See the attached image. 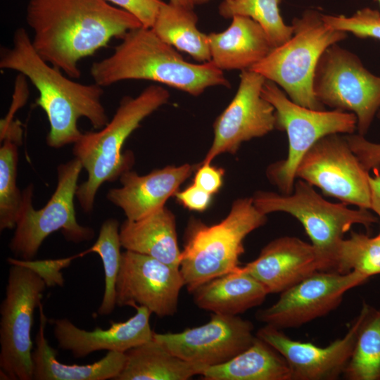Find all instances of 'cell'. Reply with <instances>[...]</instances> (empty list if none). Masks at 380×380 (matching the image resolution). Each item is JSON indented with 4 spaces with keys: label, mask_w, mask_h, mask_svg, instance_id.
I'll list each match as a JSON object with an SVG mask.
<instances>
[{
    "label": "cell",
    "mask_w": 380,
    "mask_h": 380,
    "mask_svg": "<svg viewBox=\"0 0 380 380\" xmlns=\"http://www.w3.org/2000/svg\"><path fill=\"white\" fill-rule=\"evenodd\" d=\"M91 76L104 87L124 80L164 84L193 96L214 86L230 87L223 71L211 62L185 61L174 47L143 26L128 31L108 57L94 62Z\"/></svg>",
    "instance_id": "3"
},
{
    "label": "cell",
    "mask_w": 380,
    "mask_h": 380,
    "mask_svg": "<svg viewBox=\"0 0 380 380\" xmlns=\"http://www.w3.org/2000/svg\"><path fill=\"white\" fill-rule=\"evenodd\" d=\"M184 286L179 268L126 250L116 280V305L144 306L159 317L173 316Z\"/></svg>",
    "instance_id": "16"
},
{
    "label": "cell",
    "mask_w": 380,
    "mask_h": 380,
    "mask_svg": "<svg viewBox=\"0 0 380 380\" xmlns=\"http://www.w3.org/2000/svg\"><path fill=\"white\" fill-rule=\"evenodd\" d=\"M268 293H281L318 271H330L328 262L312 244L284 236L268 243L256 259L241 266Z\"/></svg>",
    "instance_id": "18"
},
{
    "label": "cell",
    "mask_w": 380,
    "mask_h": 380,
    "mask_svg": "<svg viewBox=\"0 0 380 380\" xmlns=\"http://www.w3.org/2000/svg\"><path fill=\"white\" fill-rule=\"evenodd\" d=\"M362 317L361 308L346 334L326 347L295 341L281 329L268 324L255 335L284 358L291 380H334L343 375L350 359Z\"/></svg>",
    "instance_id": "17"
},
{
    "label": "cell",
    "mask_w": 380,
    "mask_h": 380,
    "mask_svg": "<svg viewBox=\"0 0 380 380\" xmlns=\"http://www.w3.org/2000/svg\"><path fill=\"white\" fill-rule=\"evenodd\" d=\"M0 68L20 72L38 91L36 104L44 110L49 122L46 144L50 147L75 144L82 134L77 125L80 118H87L99 129L109 121L101 101L103 87L94 82H75L44 61L23 27L14 31L10 47L1 49Z\"/></svg>",
    "instance_id": "2"
},
{
    "label": "cell",
    "mask_w": 380,
    "mask_h": 380,
    "mask_svg": "<svg viewBox=\"0 0 380 380\" xmlns=\"http://www.w3.org/2000/svg\"><path fill=\"white\" fill-rule=\"evenodd\" d=\"M46 287L31 269L11 265L0 306V369L10 380L33 379L31 331Z\"/></svg>",
    "instance_id": "10"
},
{
    "label": "cell",
    "mask_w": 380,
    "mask_h": 380,
    "mask_svg": "<svg viewBox=\"0 0 380 380\" xmlns=\"http://www.w3.org/2000/svg\"><path fill=\"white\" fill-rule=\"evenodd\" d=\"M280 0H223L218 8L224 18L234 15L251 18L264 30L273 48L287 42L293 34V27L285 24L280 14Z\"/></svg>",
    "instance_id": "30"
},
{
    "label": "cell",
    "mask_w": 380,
    "mask_h": 380,
    "mask_svg": "<svg viewBox=\"0 0 380 380\" xmlns=\"http://www.w3.org/2000/svg\"><path fill=\"white\" fill-rule=\"evenodd\" d=\"M39 310V327L35 336L36 347L32 350L33 379L34 380H106L115 379L122 369L125 353L108 351L101 360L87 365H67L56 359L57 351L45 337L46 322L43 305Z\"/></svg>",
    "instance_id": "23"
},
{
    "label": "cell",
    "mask_w": 380,
    "mask_h": 380,
    "mask_svg": "<svg viewBox=\"0 0 380 380\" xmlns=\"http://www.w3.org/2000/svg\"><path fill=\"white\" fill-rule=\"evenodd\" d=\"M205 380H291L281 354L256 336L253 343L229 361L205 368Z\"/></svg>",
    "instance_id": "26"
},
{
    "label": "cell",
    "mask_w": 380,
    "mask_h": 380,
    "mask_svg": "<svg viewBox=\"0 0 380 380\" xmlns=\"http://www.w3.org/2000/svg\"><path fill=\"white\" fill-rule=\"evenodd\" d=\"M267 221L252 197L234 201L227 217L210 226L191 220L188 224L180 271L191 293L203 284L238 269L243 240Z\"/></svg>",
    "instance_id": "5"
},
{
    "label": "cell",
    "mask_w": 380,
    "mask_h": 380,
    "mask_svg": "<svg viewBox=\"0 0 380 380\" xmlns=\"http://www.w3.org/2000/svg\"><path fill=\"white\" fill-rule=\"evenodd\" d=\"M350 359L343 374L348 380H380V308L367 303Z\"/></svg>",
    "instance_id": "28"
},
{
    "label": "cell",
    "mask_w": 380,
    "mask_h": 380,
    "mask_svg": "<svg viewBox=\"0 0 380 380\" xmlns=\"http://www.w3.org/2000/svg\"><path fill=\"white\" fill-rule=\"evenodd\" d=\"M232 19L223 32L208 34L210 62L222 71L248 70L274 48L257 22L242 15Z\"/></svg>",
    "instance_id": "21"
},
{
    "label": "cell",
    "mask_w": 380,
    "mask_h": 380,
    "mask_svg": "<svg viewBox=\"0 0 380 380\" xmlns=\"http://www.w3.org/2000/svg\"><path fill=\"white\" fill-rule=\"evenodd\" d=\"M125 355L124 367L114 380H188L205 369L175 355L153 338Z\"/></svg>",
    "instance_id": "25"
},
{
    "label": "cell",
    "mask_w": 380,
    "mask_h": 380,
    "mask_svg": "<svg viewBox=\"0 0 380 380\" xmlns=\"http://www.w3.org/2000/svg\"><path fill=\"white\" fill-rule=\"evenodd\" d=\"M262 96L275 110L276 128L285 131L289 140L286 158L270 165L267 176L281 193L289 194L296 180L297 167L309 149L325 136L353 134L357 129V117L338 109L313 110L298 105L267 80L262 86Z\"/></svg>",
    "instance_id": "8"
},
{
    "label": "cell",
    "mask_w": 380,
    "mask_h": 380,
    "mask_svg": "<svg viewBox=\"0 0 380 380\" xmlns=\"http://www.w3.org/2000/svg\"><path fill=\"white\" fill-rule=\"evenodd\" d=\"M134 15L146 28L153 26L163 0H107Z\"/></svg>",
    "instance_id": "35"
},
{
    "label": "cell",
    "mask_w": 380,
    "mask_h": 380,
    "mask_svg": "<svg viewBox=\"0 0 380 380\" xmlns=\"http://www.w3.org/2000/svg\"><path fill=\"white\" fill-rule=\"evenodd\" d=\"M292 26V37L248 70L281 87L294 103L324 110L313 91L315 70L324 51L344 39L346 32L330 27L321 13L311 9L294 18Z\"/></svg>",
    "instance_id": "6"
},
{
    "label": "cell",
    "mask_w": 380,
    "mask_h": 380,
    "mask_svg": "<svg viewBox=\"0 0 380 380\" xmlns=\"http://www.w3.org/2000/svg\"><path fill=\"white\" fill-rule=\"evenodd\" d=\"M83 168L74 158L57 167V185L51 198L41 209L32 204L34 186L29 184L22 192L20 213L8 248L16 258L32 260L44 239L53 232L61 230L71 242L90 241L94 230L80 225L76 218L74 198L78 188L77 181Z\"/></svg>",
    "instance_id": "9"
},
{
    "label": "cell",
    "mask_w": 380,
    "mask_h": 380,
    "mask_svg": "<svg viewBox=\"0 0 380 380\" xmlns=\"http://www.w3.org/2000/svg\"><path fill=\"white\" fill-rule=\"evenodd\" d=\"M322 19L336 30L348 32L360 38L380 40V12L378 11L364 8L349 17L322 14Z\"/></svg>",
    "instance_id": "33"
},
{
    "label": "cell",
    "mask_w": 380,
    "mask_h": 380,
    "mask_svg": "<svg viewBox=\"0 0 380 380\" xmlns=\"http://www.w3.org/2000/svg\"><path fill=\"white\" fill-rule=\"evenodd\" d=\"M346 138L367 170L369 172L380 167V143L370 141L359 134H348Z\"/></svg>",
    "instance_id": "36"
},
{
    "label": "cell",
    "mask_w": 380,
    "mask_h": 380,
    "mask_svg": "<svg viewBox=\"0 0 380 380\" xmlns=\"http://www.w3.org/2000/svg\"><path fill=\"white\" fill-rule=\"evenodd\" d=\"M224 170L211 165V163H201L197 169L194 184L211 195L216 194L223 184Z\"/></svg>",
    "instance_id": "37"
},
{
    "label": "cell",
    "mask_w": 380,
    "mask_h": 380,
    "mask_svg": "<svg viewBox=\"0 0 380 380\" xmlns=\"http://www.w3.org/2000/svg\"><path fill=\"white\" fill-rule=\"evenodd\" d=\"M197 21L198 17L193 9L164 1L151 30L163 41L197 61L210 62L208 34L198 29Z\"/></svg>",
    "instance_id": "27"
},
{
    "label": "cell",
    "mask_w": 380,
    "mask_h": 380,
    "mask_svg": "<svg viewBox=\"0 0 380 380\" xmlns=\"http://www.w3.org/2000/svg\"><path fill=\"white\" fill-rule=\"evenodd\" d=\"M210 0H193L194 5L202 4L209 1Z\"/></svg>",
    "instance_id": "41"
},
{
    "label": "cell",
    "mask_w": 380,
    "mask_h": 380,
    "mask_svg": "<svg viewBox=\"0 0 380 380\" xmlns=\"http://www.w3.org/2000/svg\"><path fill=\"white\" fill-rule=\"evenodd\" d=\"M377 235H378V236H379V238H380V232H379Z\"/></svg>",
    "instance_id": "43"
},
{
    "label": "cell",
    "mask_w": 380,
    "mask_h": 380,
    "mask_svg": "<svg viewBox=\"0 0 380 380\" xmlns=\"http://www.w3.org/2000/svg\"><path fill=\"white\" fill-rule=\"evenodd\" d=\"M121 246L127 251L152 257L179 268V250L174 214L165 206L135 221L125 220L120 226Z\"/></svg>",
    "instance_id": "22"
},
{
    "label": "cell",
    "mask_w": 380,
    "mask_h": 380,
    "mask_svg": "<svg viewBox=\"0 0 380 380\" xmlns=\"http://www.w3.org/2000/svg\"><path fill=\"white\" fill-rule=\"evenodd\" d=\"M370 210L380 220V175L370 176Z\"/></svg>",
    "instance_id": "39"
},
{
    "label": "cell",
    "mask_w": 380,
    "mask_h": 380,
    "mask_svg": "<svg viewBox=\"0 0 380 380\" xmlns=\"http://www.w3.org/2000/svg\"><path fill=\"white\" fill-rule=\"evenodd\" d=\"M22 136L8 134L1 138L0 148V230L15 227L23 192L17 186L18 146Z\"/></svg>",
    "instance_id": "29"
},
{
    "label": "cell",
    "mask_w": 380,
    "mask_h": 380,
    "mask_svg": "<svg viewBox=\"0 0 380 380\" xmlns=\"http://www.w3.org/2000/svg\"><path fill=\"white\" fill-rule=\"evenodd\" d=\"M266 79L251 70H242L237 91L213 125L214 139L202 163L217 156L235 153L241 144L276 128L273 106L262 96Z\"/></svg>",
    "instance_id": "15"
},
{
    "label": "cell",
    "mask_w": 380,
    "mask_h": 380,
    "mask_svg": "<svg viewBox=\"0 0 380 380\" xmlns=\"http://www.w3.org/2000/svg\"><path fill=\"white\" fill-rule=\"evenodd\" d=\"M26 22L37 53L72 79L80 77L82 59L142 26L107 0H29Z\"/></svg>",
    "instance_id": "1"
},
{
    "label": "cell",
    "mask_w": 380,
    "mask_h": 380,
    "mask_svg": "<svg viewBox=\"0 0 380 380\" xmlns=\"http://www.w3.org/2000/svg\"><path fill=\"white\" fill-rule=\"evenodd\" d=\"M120 224L117 220L110 218L102 224L99 236L83 254L97 253L103 263L104 271V292L97 313L101 316L110 315L116 306L115 284L121 262Z\"/></svg>",
    "instance_id": "31"
},
{
    "label": "cell",
    "mask_w": 380,
    "mask_h": 380,
    "mask_svg": "<svg viewBox=\"0 0 380 380\" xmlns=\"http://www.w3.org/2000/svg\"><path fill=\"white\" fill-rule=\"evenodd\" d=\"M194 168L190 164L167 166L145 175L129 170L119 178L121 186L109 189L106 197L122 210L127 220H138L164 207Z\"/></svg>",
    "instance_id": "20"
},
{
    "label": "cell",
    "mask_w": 380,
    "mask_h": 380,
    "mask_svg": "<svg viewBox=\"0 0 380 380\" xmlns=\"http://www.w3.org/2000/svg\"><path fill=\"white\" fill-rule=\"evenodd\" d=\"M191 294L194 303L200 309L216 314L239 315L260 305L269 293L240 266L233 272L203 284Z\"/></svg>",
    "instance_id": "24"
},
{
    "label": "cell",
    "mask_w": 380,
    "mask_h": 380,
    "mask_svg": "<svg viewBox=\"0 0 380 380\" xmlns=\"http://www.w3.org/2000/svg\"><path fill=\"white\" fill-rule=\"evenodd\" d=\"M313 91L323 105L350 112L365 136L380 110V77L366 69L354 53L337 44L329 46L317 63Z\"/></svg>",
    "instance_id": "11"
},
{
    "label": "cell",
    "mask_w": 380,
    "mask_h": 380,
    "mask_svg": "<svg viewBox=\"0 0 380 380\" xmlns=\"http://www.w3.org/2000/svg\"><path fill=\"white\" fill-rule=\"evenodd\" d=\"M369 172L346 136L333 134L321 138L305 154L297 167L296 177L341 203L370 210Z\"/></svg>",
    "instance_id": "12"
},
{
    "label": "cell",
    "mask_w": 380,
    "mask_h": 380,
    "mask_svg": "<svg viewBox=\"0 0 380 380\" xmlns=\"http://www.w3.org/2000/svg\"><path fill=\"white\" fill-rule=\"evenodd\" d=\"M136 314L125 322L110 321V327L102 329L96 327L86 331L76 327L67 318L51 319L53 333L60 349L70 351L81 358L100 350L125 353L153 338L150 325V310L137 306Z\"/></svg>",
    "instance_id": "19"
},
{
    "label": "cell",
    "mask_w": 380,
    "mask_h": 380,
    "mask_svg": "<svg viewBox=\"0 0 380 380\" xmlns=\"http://www.w3.org/2000/svg\"><path fill=\"white\" fill-rule=\"evenodd\" d=\"M368 279L357 272L318 271L280 293L256 319L279 329L299 327L336 309L346 293Z\"/></svg>",
    "instance_id": "13"
},
{
    "label": "cell",
    "mask_w": 380,
    "mask_h": 380,
    "mask_svg": "<svg viewBox=\"0 0 380 380\" xmlns=\"http://www.w3.org/2000/svg\"><path fill=\"white\" fill-rule=\"evenodd\" d=\"M169 91L151 84L135 97H123L111 120L97 132L82 133L73 144L72 153L87 172V179L78 186L76 198L86 213H90L96 193L106 182H112L130 170L133 156L122 153L129 136L144 119L166 103Z\"/></svg>",
    "instance_id": "4"
},
{
    "label": "cell",
    "mask_w": 380,
    "mask_h": 380,
    "mask_svg": "<svg viewBox=\"0 0 380 380\" xmlns=\"http://www.w3.org/2000/svg\"><path fill=\"white\" fill-rule=\"evenodd\" d=\"M253 324L239 315L213 313L205 324L182 331L153 333L175 355L205 368L224 364L254 341Z\"/></svg>",
    "instance_id": "14"
},
{
    "label": "cell",
    "mask_w": 380,
    "mask_h": 380,
    "mask_svg": "<svg viewBox=\"0 0 380 380\" xmlns=\"http://www.w3.org/2000/svg\"><path fill=\"white\" fill-rule=\"evenodd\" d=\"M379 4V6H380V0H376Z\"/></svg>",
    "instance_id": "42"
},
{
    "label": "cell",
    "mask_w": 380,
    "mask_h": 380,
    "mask_svg": "<svg viewBox=\"0 0 380 380\" xmlns=\"http://www.w3.org/2000/svg\"><path fill=\"white\" fill-rule=\"evenodd\" d=\"M170 3L178 6L184 7L186 8L194 9V4L193 0H169Z\"/></svg>",
    "instance_id": "40"
},
{
    "label": "cell",
    "mask_w": 380,
    "mask_h": 380,
    "mask_svg": "<svg viewBox=\"0 0 380 380\" xmlns=\"http://www.w3.org/2000/svg\"><path fill=\"white\" fill-rule=\"evenodd\" d=\"M379 115L380 116V110H379Z\"/></svg>",
    "instance_id": "44"
},
{
    "label": "cell",
    "mask_w": 380,
    "mask_h": 380,
    "mask_svg": "<svg viewBox=\"0 0 380 380\" xmlns=\"http://www.w3.org/2000/svg\"><path fill=\"white\" fill-rule=\"evenodd\" d=\"M332 271L341 274L355 271L367 279L380 274V238L352 232L335 251Z\"/></svg>",
    "instance_id": "32"
},
{
    "label": "cell",
    "mask_w": 380,
    "mask_h": 380,
    "mask_svg": "<svg viewBox=\"0 0 380 380\" xmlns=\"http://www.w3.org/2000/svg\"><path fill=\"white\" fill-rule=\"evenodd\" d=\"M252 198L256 208L265 215L283 212L296 218L311 243L328 262L330 271L344 234L355 224L369 227L379 220L370 210L350 208L346 203L325 200L312 185L300 179H296L289 194L259 191Z\"/></svg>",
    "instance_id": "7"
},
{
    "label": "cell",
    "mask_w": 380,
    "mask_h": 380,
    "mask_svg": "<svg viewBox=\"0 0 380 380\" xmlns=\"http://www.w3.org/2000/svg\"><path fill=\"white\" fill-rule=\"evenodd\" d=\"M84 255L82 253L66 258L56 260H33L8 258L11 265L27 267L36 272L46 283L47 287L63 286L64 279L61 270L70 265L72 260Z\"/></svg>",
    "instance_id": "34"
},
{
    "label": "cell",
    "mask_w": 380,
    "mask_h": 380,
    "mask_svg": "<svg viewBox=\"0 0 380 380\" xmlns=\"http://www.w3.org/2000/svg\"><path fill=\"white\" fill-rule=\"evenodd\" d=\"M174 196L189 210L202 212L208 208L213 195L193 184L183 191H177Z\"/></svg>",
    "instance_id": "38"
}]
</instances>
